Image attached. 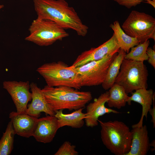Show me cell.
<instances>
[{
  "mask_svg": "<svg viewBox=\"0 0 155 155\" xmlns=\"http://www.w3.org/2000/svg\"><path fill=\"white\" fill-rule=\"evenodd\" d=\"M121 26L126 34L140 43L150 38L155 40V19L145 13L132 11Z\"/></svg>",
  "mask_w": 155,
  "mask_h": 155,
  "instance_id": "cell-7",
  "label": "cell"
},
{
  "mask_svg": "<svg viewBox=\"0 0 155 155\" xmlns=\"http://www.w3.org/2000/svg\"><path fill=\"white\" fill-rule=\"evenodd\" d=\"M15 134L29 138L33 136L38 118L25 112L12 111L9 114Z\"/></svg>",
  "mask_w": 155,
  "mask_h": 155,
  "instance_id": "cell-13",
  "label": "cell"
},
{
  "mask_svg": "<svg viewBox=\"0 0 155 155\" xmlns=\"http://www.w3.org/2000/svg\"><path fill=\"white\" fill-rule=\"evenodd\" d=\"M36 71L48 86H65L77 90L82 87L75 67L72 65L68 66L62 61L44 63L39 67Z\"/></svg>",
  "mask_w": 155,
  "mask_h": 155,
  "instance_id": "cell-4",
  "label": "cell"
},
{
  "mask_svg": "<svg viewBox=\"0 0 155 155\" xmlns=\"http://www.w3.org/2000/svg\"><path fill=\"white\" fill-rule=\"evenodd\" d=\"M41 90L45 99L55 112L61 109L71 111L84 108L92 98L90 92L80 91L67 86L46 85Z\"/></svg>",
  "mask_w": 155,
  "mask_h": 155,
  "instance_id": "cell-2",
  "label": "cell"
},
{
  "mask_svg": "<svg viewBox=\"0 0 155 155\" xmlns=\"http://www.w3.org/2000/svg\"><path fill=\"white\" fill-rule=\"evenodd\" d=\"M84 108L75 110L71 113H63V110H59L55 111L54 116L57 119L60 128L68 126L72 128H80L82 127L84 123V119L86 113H83Z\"/></svg>",
  "mask_w": 155,
  "mask_h": 155,
  "instance_id": "cell-17",
  "label": "cell"
},
{
  "mask_svg": "<svg viewBox=\"0 0 155 155\" xmlns=\"http://www.w3.org/2000/svg\"><path fill=\"white\" fill-rule=\"evenodd\" d=\"M120 5L124 6L130 9L135 7L146 0H114Z\"/></svg>",
  "mask_w": 155,
  "mask_h": 155,
  "instance_id": "cell-24",
  "label": "cell"
},
{
  "mask_svg": "<svg viewBox=\"0 0 155 155\" xmlns=\"http://www.w3.org/2000/svg\"><path fill=\"white\" fill-rule=\"evenodd\" d=\"M32 94V102L27 105L25 113L32 116L38 118L43 112L50 115L54 116L55 113L45 99L41 89L37 84H30Z\"/></svg>",
  "mask_w": 155,
  "mask_h": 155,
  "instance_id": "cell-14",
  "label": "cell"
},
{
  "mask_svg": "<svg viewBox=\"0 0 155 155\" xmlns=\"http://www.w3.org/2000/svg\"><path fill=\"white\" fill-rule=\"evenodd\" d=\"M148 63L155 69V50L151 47H148L146 50Z\"/></svg>",
  "mask_w": 155,
  "mask_h": 155,
  "instance_id": "cell-25",
  "label": "cell"
},
{
  "mask_svg": "<svg viewBox=\"0 0 155 155\" xmlns=\"http://www.w3.org/2000/svg\"><path fill=\"white\" fill-rule=\"evenodd\" d=\"M131 143L130 150L126 155H146L150 148L147 126L132 125Z\"/></svg>",
  "mask_w": 155,
  "mask_h": 155,
  "instance_id": "cell-15",
  "label": "cell"
},
{
  "mask_svg": "<svg viewBox=\"0 0 155 155\" xmlns=\"http://www.w3.org/2000/svg\"><path fill=\"white\" fill-rule=\"evenodd\" d=\"M146 1L145 2L150 4L155 8V0H146Z\"/></svg>",
  "mask_w": 155,
  "mask_h": 155,
  "instance_id": "cell-27",
  "label": "cell"
},
{
  "mask_svg": "<svg viewBox=\"0 0 155 155\" xmlns=\"http://www.w3.org/2000/svg\"><path fill=\"white\" fill-rule=\"evenodd\" d=\"M150 44L149 40L131 48V50L126 54L125 59L138 62L148 60V57L146 53L147 49Z\"/></svg>",
  "mask_w": 155,
  "mask_h": 155,
  "instance_id": "cell-22",
  "label": "cell"
},
{
  "mask_svg": "<svg viewBox=\"0 0 155 155\" xmlns=\"http://www.w3.org/2000/svg\"><path fill=\"white\" fill-rule=\"evenodd\" d=\"M117 53L107 55L101 59L75 67L81 87L102 84L105 78L108 67Z\"/></svg>",
  "mask_w": 155,
  "mask_h": 155,
  "instance_id": "cell-8",
  "label": "cell"
},
{
  "mask_svg": "<svg viewBox=\"0 0 155 155\" xmlns=\"http://www.w3.org/2000/svg\"><path fill=\"white\" fill-rule=\"evenodd\" d=\"M148 76L144 62L124 59L115 83L122 86L128 94L141 88L147 89Z\"/></svg>",
  "mask_w": 155,
  "mask_h": 155,
  "instance_id": "cell-6",
  "label": "cell"
},
{
  "mask_svg": "<svg viewBox=\"0 0 155 155\" xmlns=\"http://www.w3.org/2000/svg\"><path fill=\"white\" fill-rule=\"evenodd\" d=\"M155 140H153L152 142L151 143H150V146L153 147H154L155 148Z\"/></svg>",
  "mask_w": 155,
  "mask_h": 155,
  "instance_id": "cell-28",
  "label": "cell"
},
{
  "mask_svg": "<svg viewBox=\"0 0 155 155\" xmlns=\"http://www.w3.org/2000/svg\"><path fill=\"white\" fill-rule=\"evenodd\" d=\"M108 91L109 96L106 103L109 107L119 109L125 106L129 96L122 86L115 83Z\"/></svg>",
  "mask_w": 155,
  "mask_h": 155,
  "instance_id": "cell-20",
  "label": "cell"
},
{
  "mask_svg": "<svg viewBox=\"0 0 155 155\" xmlns=\"http://www.w3.org/2000/svg\"><path fill=\"white\" fill-rule=\"evenodd\" d=\"M98 121L104 145L115 155H126L130 150L131 143L132 134L129 127L117 120Z\"/></svg>",
  "mask_w": 155,
  "mask_h": 155,
  "instance_id": "cell-3",
  "label": "cell"
},
{
  "mask_svg": "<svg viewBox=\"0 0 155 155\" xmlns=\"http://www.w3.org/2000/svg\"><path fill=\"white\" fill-rule=\"evenodd\" d=\"M117 53L110 65L105 80L101 84L104 90H108L115 84L121 64L126 54V53L120 49Z\"/></svg>",
  "mask_w": 155,
  "mask_h": 155,
  "instance_id": "cell-18",
  "label": "cell"
},
{
  "mask_svg": "<svg viewBox=\"0 0 155 155\" xmlns=\"http://www.w3.org/2000/svg\"><path fill=\"white\" fill-rule=\"evenodd\" d=\"M4 7V5H0V10L3 8Z\"/></svg>",
  "mask_w": 155,
  "mask_h": 155,
  "instance_id": "cell-29",
  "label": "cell"
},
{
  "mask_svg": "<svg viewBox=\"0 0 155 155\" xmlns=\"http://www.w3.org/2000/svg\"><path fill=\"white\" fill-rule=\"evenodd\" d=\"M59 128L58 120L55 116L49 115L38 118L33 136L39 142L50 143Z\"/></svg>",
  "mask_w": 155,
  "mask_h": 155,
  "instance_id": "cell-12",
  "label": "cell"
},
{
  "mask_svg": "<svg viewBox=\"0 0 155 155\" xmlns=\"http://www.w3.org/2000/svg\"><path fill=\"white\" fill-rule=\"evenodd\" d=\"M120 49L115 35L96 48H92L79 55L72 65L76 67L88 62L101 59L107 55L117 53Z\"/></svg>",
  "mask_w": 155,
  "mask_h": 155,
  "instance_id": "cell-9",
  "label": "cell"
},
{
  "mask_svg": "<svg viewBox=\"0 0 155 155\" xmlns=\"http://www.w3.org/2000/svg\"><path fill=\"white\" fill-rule=\"evenodd\" d=\"M76 146L69 141L65 142L60 146L55 155H78V152L75 150Z\"/></svg>",
  "mask_w": 155,
  "mask_h": 155,
  "instance_id": "cell-23",
  "label": "cell"
},
{
  "mask_svg": "<svg viewBox=\"0 0 155 155\" xmlns=\"http://www.w3.org/2000/svg\"><path fill=\"white\" fill-rule=\"evenodd\" d=\"M37 17L51 20L65 29H72L85 36L88 27L82 21L74 8L65 0H33Z\"/></svg>",
  "mask_w": 155,
  "mask_h": 155,
  "instance_id": "cell-1",
  "label": "cell"
},
{
  "mask_svg": "<svg viewBox=\"0 0 155 155\" xmlns=\"http://www.w3.org/2000/svg\"><path fill=\"white\" fill-rule=\"evenodd\" d=\"M153 107L151 108L149 113L152 116V119L151 122L153 123V128L155 127V106L154 105V98Z\"/></svg>",
  "mask_w": 155,
  "mask_h": 155,
  "instance_id": "cell-26",
  "label": "cell"
},
{
  "mask_svg": "<svg viewBox=\"0 0 155 155\" xmlns=\"http://www.w3.org/2000/svg\"><path fill=\"white\" fill-rule=\"evenodd\" d=\"M134 92H131V96H129L127 103L130 105L131 101L137 102L142 106V111L141 116L139 122L132 126L140 127L142 126L144 117L147 119L148 115L151 108L155 97V94L152 89L147 90L146 89L141 88L135 90Z\"/></svg>",
  "mask_w": 155,
  "mask_h": 155,
  "instance_id": "cell-16",
  "label": "cell"
},
{
  "mask_svg": "<svg viewBox=\"0 0 155 155\" xmlns=\"http://www.w3.org/2000/svg\"><path fill=\"white\" fill-rule=\"evenodd\" d=\"M15 134L12 122L10 120L0 140V155H9L11 154L13 148Z\"/></svg>",
  "mask_w": 155,
  "mask_h": 155,
  "instance_id": "cell-21",
  "label": "cell"
},
{
  "mask_svg": "<svg viewBox=\"0 0 155 155\" xmlns=\"http://www.w3.org/2000/svg\"><path fill=\"white\" fill-rule=\"evenodd\" d=\"M3 85V88L11 96L17 112H25L28 102L32 100L29 82L5 81Z\"/></svg>",
  "mask_w": 155,
  "mask_h": 155,
  "instance_id": "cell-10",
  "label": "cell"
},
{
  "mask_svg": "<svg viewBox=\"0 0 155 155\" xmlns=\"http://www.w3.org/2000/svg\"><path fill=\"white\" fill-rule=\"evenodd\" d=\"M29 31L25 40L40 46L51 45L69 36L65 29L54 22L38 17L32 22Z\"/></svg>",
  "mask_w": 155,
  "mask_h": 155,
  "instance_id": "cell-5",
  "label": "cell"
},
{
  "mask_svg": "<svg viewBox=\"0 0 155 155\" xmlns=\"http://www.w3.org/2000/svg\"><path fill=\"white\" fill-rule=\"evenodd\" d=\"M109 96V91L102 93L93 102L87 106L85 118L86 125L88 127H93L98 125L99 117L106 114H118L120 112L105 106Z\"/></svg>",
  "mask_w": 155,
  "mask_h": 155,
  "instance_id": "cell-11",
  "label": "cell"
},
{
  "mask_svg": "<svg viewBox=\"0 0 155 155\" xmlns=\"http://www.w3.org/2000/svg\"><path fill=\"white\" fill-rule=\"evenodd\" d=\"M110 27L114 31L113 33L120 49L125 53H128L131 48L140 43L137 39L129 36L125 32L118 21H115L110 24Z\"/></svg>",
  "mask_w": 155,
  "mask_h": 155,
  "instance_id": "cell-19",
  "label": "cell"
}]
</instances>
